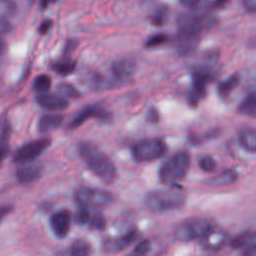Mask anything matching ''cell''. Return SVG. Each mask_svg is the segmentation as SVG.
Returning <instances> with one entry per match:
<instances>
[{
    "instance_id": "obj_1",
    "label": "cell",
    "mask_w": 256,
    "mask_h": 256,
    "mask_svg": "<svg viewBox=\"0 0 256 256\" xmlns=\"http://www.w3.org/2000/svg\"><path fill=\"white\" fill-rule=\"evenodd\" d=\"M78 152L87 167L103 182L113 183L117 178V170L111 159L96 146L88 142L78 144Z\"/></svg>"
},
{
    "instance_id": "obj_2",
    "label": "cell",
    "mask_w": 256,
    "mask_h": 256,
    "mask_svg": "<svg viewBox=\"0 0 256 256\" xmlns=\"http://www.w3.org/2000/svg\"><path fill=\"white\" fill-rule=\"evenodd\" d=\"M186 196L183 192L172 190H159L148 193L145 197L146 206L153 212H167L184 206Z\"/></svg>"
},
{
    "instance_id": "obj_3",
    "label": "cell",
    "mask_w": 256,
    "mask_h": 256,
    "mask_svg": "<svg viewBox=\"0 0 256 256\" xmlns=\"http://www.w3.org/2000/svg\"><path fill=\"white\" fill-rule=\"evenodd\" d=\"M190 167V155L187 151H179L160 167L159 180L163 184H173L182 180Z\"/></svg>"
},
{
    "instance_id": "obj_4",
    "label": "cell",
    "mask_w": 256,
    "mask_h": 256,
    "mask_svg": "<svg viewBox=\"0 0 256 256\" xmlns=\"http://www.w3.org/2000/svg\"><path fill=\"white\" fill-rule=\"evenodd\" d=\"M215 60H212V57H209L208 61L199 66L193 73V85L192 89L189 93V104L192 107L197 106L199 101L205 97L206 95V86L209 82H211L217 72L214 69L213 65Z\"/></svg>"
},
{
    "instance_id": "obj_5",
    "label": "cell",
    "mask_w": 256,
    "mask_h": 256,
    "mask_svg": "<svg viewBox=\"0 0 256 256\" xmlns=\"http://www.w3.org/2000/svg\"><path fill=\"white\" fill-rule=\"evenodd\" d=\"M215 229V223L206 218L189 219L181 223L175 231L176 237L179 240L190 241L202 239Z\"/></svg>"
},
{
    "instance_id": "obj_6",
    "label": "cell",
    "mask_w": 256,
    "mask_h": 256,
    "mask_svg": "<svg viewBox=\"0 0 256 256\" xmlns=\"http://www.w3.org/2000/svg\"><path fill=\"white\" fill-rule=\"evenodd\" d=\"M167 150L166 143L160 138L141 140L132 147V155L138 162L153 161L162 157Z\"/></svg>"
},
{
    "instance_id": "obj_7",
    "label": "cell",
    "mask_w": 256,
    "mask_h": 256,
    "mask_svg": "<svg viewBox=\"0 0 256 256\" xmlns=\"http://www.w3.org/2000/svg\"><path fill=\"white\" fill-rule=\"evenodd\" d=\"M76 202L82 207H101L110 204L113 201V196L105 190L81 187L74 194Z\"/></svg>"
},
{
    "instance_id": "obj_8",
    "label": "cell",
    "mask_w": 256,
    "mask_h": 256,
    "mask_svg": "<svg viewBox=\"0 0 256 256\" xmlns=\"http://www.w3.org/2000/svg\"><path fill=\"white\" fill-rule=\"evenodd\" d=\"M177 22L179 29L200 34L204 29L211 28L216 23V17L208 13L187 12L180 14Z\"/></svg>"
},
{
    "instance_id": "obj_9",
    "label": "cell",
    "mask_w": 256,
    "mask_h": 256,
    "mask_svg": "<svg viewBox=\"0 0 256 256\" xmlns=\"http://www.w3.org/2000/svg\"><path fill=\"white\" fill-rule=\"evenodd\" d=\"M51 144L50 138H41L31 141L20 147L14 154V162L23 163L36 159L40 156Z\"/></svg>"
},
{
    "instance_id": "obj_10",
    "label": "cell",
    "mask_w": 256,
    "mask_h": 256,
    "mask_svg": "<svg viewBox=\"0 0 256 256\" xmlns=\"http://www.w3.org/2000/svg\"><path fill=\"white\" fill-rule=\"evenodd\" d=\"M89 118H97L103 122H109L112 119V114L106 109L98 106L91 105L80 110L69 122V129H76L81 126L84 122H86Z\"/></svg>"
},
{
    "instance_id": "obj_11",
    "label": "cell",
    "mask_w": 256,
    "mask_h": 256,
    "mask_svg": "<svg viewBox=\"0 0 256 256\" xmlns=\"http://www.w3.org/2000/svg\"><path fill=\"white\" fill-rule=\"evenodd\" d=\"M200 42V34L179 29L177 35L174 38V45L176 51L180 55H188L193 52Z\"/></svg>"
},
{
    "instance_id": "obj_12",
    "label": "cell",
    "mask_w": 256,
    "mask_h": 256,
    "mask_svg": "<svg viewBox=\"0 0 256 256\" xmlns=\"http://www.w3.org/2000/svg\"><path fill=\"white\" fill-rule=\"evenodd\" d=\"M71 225V212L67 209H62L55 212L50 218V226L53 233L58 238L67 236Z\"/></svg>"
},
{
    "instance_id": "obj_13",
    "label": "cell",
    "mask_w": 256,
    "mask_h": 256,
    "mask_svg": "<svg viewBox=\"0 0 256 256\" xmlns=\"http://www.w3.org/2000/svg\"><path fill=\"white\" fill-rule=\"evenodd\" d=\"M36 101L40 107L48 111H62L69 106V102L64 97L46 92L40 93Z\"/></svg>"
},
{
    "instance_id": "obj_14",
    "label": "cell",
    "mask_w": 256,
    "mask_h": 256,
    "mask_svg": "<svg viewBox=\"0 0 256 256\" xmlns=\"http://www.w3.org/2000/svg\"><path fill=\"white\" fill-rule=\"evenodd\" d=\"M42 166L39 163H34L31 161L23 162L16 171L17 179L24 184L30 183L38 179L42 174Z\"/></svg>"
},
{
    "instance_id": "obj_15",
    "label": "cell",
    "mask_w": 256,
    "mask_h": 256,
    "mask_svg": "<svg viewBox=\"0 0 256 256\" xmlns=\"http://www.w3.org/2000/svg\"><path fill=\"white\" fill-rule=\"evenodd\" d=\"M138 237V232L136 230L129 231L125 235L116 238V239H108L103 243V249L106 252L115 253L120 250L125 249L126 247L130 246Z\"/></svg>"
},
{
    "instance_id": "obj_16",
    "label": "cell",
    "mask_w": 256,
    "mask_h": 256,
    "mask_svg": "<svg viewBox=\"0 0 256 256\" xmlns=\"http://www.w3.org/2000/svg\"><path fill=\"white\" fill-rule=\"evenodd\" d=\"M135 62L131 59H121L112 63L111 71L116 80H127L134 73Z\"/></svg>"
},
{
    "instance_id": "obj_17",
    "label": "cell",
    "mask_w": 256,
    "mask_h": 256,
    "mask_svg": "<svg viewBox=\"0 0 256 256\" xmlns=\"http://www.w3.org/2000/svg\"><path fill=\"white\" fill-rule=\"evenodd\" d=\"M63 122L61 114H46L43 115L38 122V131L40 133H47L58 128Z\"/></svg>"
},
{
    "instance_id": "obj_18",
    "label": "cell",
    "mask_w": 256,
    "mask_h": 256,
    "mask_svg": "<svg viewBox=\"0 0 256 256\" xmlns=\"http://www.w3.org/2000/svg\"><path fill=\"white\" fill-rule=\"evenodd\" d=\"M256 235L254 231H245L238 234L230 241V247L233 249H245L249 246L256 245Z\"/></svg>"
},
{
    "instance_id": "obj_19",
    "label": "cell",
    "mask_w": 256,
    "mask_h": 256,
    "mask_svg": "<svg viewBox=\"0 0 256 256\" xmlns=\"http://www.w3.org/2000/svg\"><path fill=\"white\" fill-rule=\"evenodd\" d=\"M11 134V127L8 121H2L0 124V163L9 153V138Z\"/></svg>"
},
{
    "instance_id": "obj_20",
    "label": "cell",
    "mask_w": 256,
    "mask_h": 256,
    "mask_svg": "<svg viewBox=\"0 0 256 256\" xmlns=\"http://www.w3.org/2000/svg\"><path fill=\"white\" fill-rule=\"evenodd\" d=\"M240 83V74L238 72L234 73L228 77L225 81H222L218 84V93L221 97H227L229 94L239 85Z\"/></svg>"
},
{
    "instance_id": "obj_21",
    "label": "cell",
    "mask_w": 256,
    "mask_h": 256,
    "mask_svg": "<svg viewBox=\"0 0 256 256\" xmlns=\"http://www.w3.org/2000/svg\"><path fill=\"white\" fill-rule=\"evenodd\" d=\"M201 240L205 247L209 249H216L221 247L224 244L226 240V235L222 232H216L214 229L212 232H210Z\"/></svg>"
},
{
    "instance_id": "obj_22",
    "label": "cell",
    "mask_w": 256,
    "mask_h": 256,
    "mask_svg": "<svg viewBox=\"0 0 256 256\" xmlns=\"http://www.w3.org/2000/svg\"><path fill=\"white\" fill-rule=\"evenodd\" d=\"M240 145L249 152H255L256 150V133L253 129H248L241 132L239 136Z\"/></svg>"
},
{
    "instance_id": "obj_23",
    "label": "cell",
    "mask_w": 256,
    "mask_h": 256,
    "mask_svg": "<svg viewBox=\"0 0 256 256\" xmlns=\"http://www.w3.org/2000/svg\"><path fill=\"white\" fill-rule=\"evenodd\" d=\"M238 177V173L234 169H227L220 173L218 176L210 179L208 183L210 185H227L233 183Z\"/></svg>"
},
{
    "instance_id": "obj_24",
    "label": "cell",
    "mask_w": 256,
    "mask_h": 256,
    "mask_svg": "<svg viewBox=\"0 0 256 256\" xmlns=\"http://www.w3.org/2000/svg\"><path fill=\"white\" fill-rule=\"evenodd\" d=\"M238 111L248 116H254L256 113V95L255 92H250L239 105Z\"/></svg>"
},
{
    "instance_id": "obj_25",
    "label": "cell",
    "mask_w": 256,
    "mask_h": 256,
    "mask_svg": "<svg viewBox=\"0 0 256 256\" xmlns=\"http://www.w3.org/2000/svg\"><path fill=\"white\" fill-rule=\"evenodd\" d=\"M52 69L62 76L71 74L75 69V62L72 61L69 57H64L61 60L56 61L52 65Z\"/></svg>"
},
{
    "instance_id": "obj_26",
    "label": "cell",
    "mask_w": 256,
    "mask_h": 256,
    "mask_svg": "<svg viewBox=\"0 0 256 256\" xmlns=\"http://www.w3.org/2000/svg\"><path fill=\"white\" fill-rule=\"evenodd\" d=\"M91 253V247L89 243L82 239L74 241L70 246V254L74 256H86Z\"/></svg>"
},
{
    "instance_id": "obj_27",
    "label": "cell",
    "mask_w": 256,
    "mask_h": 256,
    "mask_svg": "<svg viewBox=\"0 0 256 256\" xmlns=\"http://www.w3.org/2000/svg\"><path fill=\"white\" fill-rule=\"evenodd\" d=\"M51 87V78L48 75L42 74L35 78L33 83V89L39 93L47 92Z\"/></svg>"
},
{
    "instance_id": "obj_28",
    "label": "cell",
    "mask_w": 256,
    "mask_h": 256,
    "mask_svg": "<svg viewBox=\"0 0 256 256\" xmlns=\"http://www.w3.org/2000/svg\"><path fill=\"white\" fill-rule=\"evenodd\" d=\"M89 226L95 230H103L106 226V220L101 212H96L89 219Z\"/></svg>"
},
{
    "instance_id": "obj_29",
    "label": "cell",
    "mask_w": 256,
    "mask_h": 256,
    "mask_svg": "<svg viewBox=\"0 0 256 256\" xmlns=\"http://www.w3.org/2000/svg\"><path fill=\"white\" fill-rule=\"evenodd\" d=\"M58 92L65 97H71V98H78L80 97L79 91L71 84L67 83H61L58 85Z\"/></svg>"
},
{
    "instance_id": "obj_30",
    "label": "cell",
    "mask_w": 256,
    "mask_h": 256,
    "mask_svg": "<svg viewBox=\"0 0 256 256\" xmlns=\"http://www.w3.org/2000/svg\"><path fill=\"white\" fill-rule=\"evenodd\" d=\"M167 40H168L167 35H165V34H155V35L150 36L147 39V41L145 43V47H147V48L156 47V46L164 44L165 42H167Z\"/></svg>"
},
{
    "instance_id": "obj_31",
    "label": "cell",
    "mask_w": 256,
    "mask_h": 256,
    "mask_svg": "<svg viewBox=\"0 0 256 256\" xmlns=\"http://www.w3.org/2000/svg\"><path fill=\"white\" fill-rule=\"evenodd\" d=\"M166 12H167V7L166 6H159L155 12V14L153 15L151 22L153 25L155 26H161L164 21H165V17H166Z\"/></svg>"
},
{
    "instance_id": "obj_32",
    "label": "cell",
    "mask_w": 256,
    "mask_h": 256,
    "mask_svg": "<svg viewBox=\"0 0 256 256\" xmlns=\"http://www.w3.org/2000/svg\"><path fill=\"white\" fill-rule=\"evenodd\" d=\"M199 166L203 171L210 172V171H213L214 168L216 167V161L214 160L213 157L206 155L200 159Z\"/></svg>"
},
{
    "instance_id": "obj_33",
    "label": "cell",
    "mask_w": 256,
    "mask_h": 256,
    "mask_svg": "<svg viewBox=\"0 0 256 256\" xmlns=\"http://www.w3.org/2000/svg\"><path fill=\"white\" fill-rule=\"evenodd\" d=\"M89 219H90V213H89L88 209L86 207L81 206V208L78 209V211L76 212L75 221L79 225H85L89 222Z\"/></svg>"
},
{
    "instance_id": "obj_34",
    "label": "cell",
    "mask_w": 256,
    "mask_h": 256,
    "mask_svg": "<svg viewBox=\"0 0 256 256\" xmlns=\"http://www.w3.org/2000/svg\"><path fill=\"white\" fill-rule=\"evenodd\" d=\"M151 249V243L149 240H143L140 243L137 244V246L134 248V253L137 254H145L149 252Z\"/></svg>"
},
{
    "instance_id": "obj_35",
    "label": "cell",
    "mask_w": 256,
    "mask_h": 256,
    "mask_svg": "<svg viewBox=\"0 0 256 256\" xmlns=\"http://www.w3.org/2000/svg\"><path fill=\"white\" fill-rule=\"evenodd\" d=\"M180 2L191 9H199L206 3V0H180Z\"/></svg>"
},
{
    "instance_id": "obj_36",
    "label": "cell",
    "mask_w": 256,
    "mask_h": 256,
    "mask_svg": "<svg viewBox=\"0 0 256 256\" xmlns=\"http://www.w3.org/2000/svg\"><path fill=\"white\" fill-rule=\"evenodd\" d=\"M159 113L157 111V109H155L154 107L150 108V110L148 111V114H147V120L150 122V123H157L159 121Z\"/></svg>"
},
{
    "instance_id": "obj_37",
    "label": "cell",
    "mask_w": 256,
    "mask_h": 256,
    "mask_svg": "<svg viewBox=\"0 0 256 256\" xmlns=\"http://www.w3.org/2000/svg\"><path fill=\"white\" fill-rule=\"evenodd\" d=\"M51 26H52V20H50V19H46V20H44L41 24H40V26H39V33L40 34H45V33H47L48 31H49V29L51 28Z\"/></svg>"
},
{
    "instance_id": "obj_38",
    "label": "cell",
    "mask_w": 256,
    "mask_h": 256,
    "mask_svg": "<svg viewBox=\"0 0 256 256\" xmlns=\"http://www.w3.org/2000/svg\"><path fill=\"white\" fill-rule=\"evenodd\" d=\"M246 10L249 12H254L256 10V0H243Z\"/></svg>"
},
{
    "instance_id": "obj_39",
    "label": "cell",
    "mask_w": 256,
    "mask_h": 256,
    "mask_svg": "<svg viewBox=\"0 0 256 256\" xmlns=\"http://www.w3.org/2000/svg\"><path fill=\"white\" fill-rule=\"evenodd\" d=\"M12 210V206L10 205H4L0 207V223L5 218L6 215H8Z\"/></svg>"
},
{
    "instance_id": "obj_40",
    "label": "cell",
    "mask_w": 256,
    "mask_h": 256,
    "mask_svg": "<svg viewBox=\"0 0 256 256\" xmlns=\"http://www.w3.org/2000/svg\"><path fill=\"white\" fill-rule=\"evenodd\" d=\"M230 2V0H215L213 2V7L217 9H222L226 7V5Z\"/></svg>"
},
{
    "instance_id": "obj_41",
    "label": "cell",
    "mask_w": 256,
    "mask_h": 256,
    "mask_svg": "<svg viewBox=\"0 0 256 256\" xmlns=\"http://www.w3.org/2000/svg\"><path fill=\"white\" fill-rule=\"evenodd\" d=\"M5 49H6V47H5V43H4V41L2 40V38H1V36H0V60H1V59H2V57L4 56Z\"/></svg>"
},
{
    "instance_id": "obj_42",
    "label": "cell",
    "mask_w": 256,
    "mask_h": 256,
    "mask_svg": "<svg viewBox=\"0 0 256 256\" xmlns=\"http://www.w3.org/2000/svg\"><path fill=\"white\" fill-rule=\"evenodd\" d=\"M53 1H55V0H42V4L45 6V5H47L49 2H53Z\"/></svg>"
},
{
    "instance_id": "obj_43",
    "label": "cell",
    "mask_w": 256,
    "mask_h": 256,
    "mask_svg": "<svg viewBox=\"0 0 256 256\" xmlns=\"http://www.w3.org/2000/svg\"><path fill=\"white\" fill-rule=\"evenodd\" d=\"M4 1H6V0H4Z\"/></svg>"
}]
</instances>
